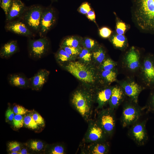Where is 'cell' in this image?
Listing matches in <instances>:
<instances>
[{
    "instance_id": "1",
    "label": "cell",
    "mask_w": 154,
    "mask_h": 154,
    "mask_svg": "<svg viewBox=\"0 0 154 154\" xmlns=\"http://www.w3.org/2000/svg\"><path fill=\"white\" fill-rule=\"evenodd\" d=\"M132 16L139 29L154 34V0H134Z\"/></svg>"
},
{
    "instance_id": "2",
    "label": "cell",
    "mask_w": 154,
    "mask_h": 154,
    "mask_svg": "<svg viewBox=\"0 0 154 154\" xmlns=\"http://www.w3.org/2000/svg\"><path fill=\"white\" fill-rule=\"evenodd\" d=\"M94 91L83 88L76 90L72 94L71 102L74 108L86 122L90 119L93 103Z\"/></svg>"
},
{
    "instance_id": "3",
    "label": "cell",
    "mask_w": 154,
    "mask_h": 154,
    "mask_svg": "<svg viewBox=\"0 0 154 154\" xmlns=\"http://www.w3.org/2000/svg\"><path fill=\"white\" fill-rule=\"evenodd\" d=\"M62 66L78 79L86 83L94 84L99 77L94 67L81 62L71 61Z\"/></svg>"
},
{
    "instance_id": "4",
    "label": "cell",
    "mask_w": 154,
    "mask_h": 154,
    "mask_svg": "<svg viewBox=\"0 0 154 154\" xmlns=\"http://www.w3.org/2000/svg\"><path fill=\"white\" fill-rule=\"evenodd\" d=\"M44 9L42 6L38 5L27 7L23 14L18 19L24 22L34 33H39Z\"/></svg>"
},
{
    "instance_id": "5",
    "label": "cell",
    "mask_w": 154,
    "mask_h": 154,
    "mask_svg": "<svg viewBox=\"0 0 154 154\" xmlns=\"http://www.w3.org/2000/svg\"><path fill=\"white\" fill-rule=\"evenodd\" d=\"M50 48V42L45 37L38 39L29 38L27 40V49L29 57L34 60H40L46 56Z\"/></svg>"
},
{
    "instance_id": "6",
    "label": "cell",
    "mask_w": 154,
    "mask_h": 154,
    "mask_svg": "<svg viewBox=\"0 0 154 154\" xmlns=\"http://www.w3.org/2000/svg\"><path fill=\"white\" fill-rule=\"evenodd\" d=\"M144 87L154 89V54H147L141 60L139 70Z\"/></svg>"
},
{
    "instance_id": "7",
    "label": "cell",
    "mask_w": 154,
    "mask_h": 154,
    "mask_svg": "<svg viewBox=\"0 0 154 154\" xmlns=\"http://www.w3.org/2000/svg\"><path fill=\"white\" fill-rule=\"evenodd\" d=\"M142 110L136 103L128 99L123 106L121 121L123 127L131 125L137 121L140 117Z\"/></svg>"
},
{
    "instance_id": "8",
    "label": "cell",
    "mask_w": 154,
    "mask_h": 154,
    "mask_svg": "<svg viewBox=\"0 0 154 154\" xmlns=\"http://www.w3.org/2000/svg\"><path fill=\"white\" fill-rule=\"evenodd\" d=\"M101 110L98 113L96 121L109 137H110L113 134L115 128L114 110L109 107Z\"/></svg>"
},
{
    "instance_id": "9",
    "label": "cell",
    "mask_w": 154,
    "mask_h": 154,
    "mask_svg": "<svg viewBox=\"0 0 154 154\" xmlns=\"http://www.w3.org/2000/svg\"><path fill=\"white\" fill-rule=\"evenodd\" d=\"M88 127L84 138L87 143L106 141L109 137L96 121L91 119L87 122Z\"/></svg>"
},
{
    "instance_id": "10",
    "label": "cell",
    "mask_w": 154,
    "mask_h": 154,
    "mask_svg": "<svg viewBox=\"0 0 154 154\" xmlns=\"http://www.w3.org/2000/svg\"><path fill=\"white\" fill-rule=\"evenodd\" d=\"M117 82L128 99L137 103L139 94L145 88L129 78L118 81Z\"/></svg>"
},
{
    "instance_id": "11",
    "label": "cell",
    "mask_w": 154,
    "mask_h": 154,
    "mask_svg": "<svg viewBox=\"0 0 154 154\" xmlns=\"http://www.w3.org/2000/svg\"><path fill=\"white\" fill-rule=\"evenodd\" d=\"M141 60L139 51L134 46H132L125 53L123 58L124 67L131 73L139 71Z\"/></svg>"
},
{
    "instance_id": "12",
    "label": "cell",
    "mask_w": 154,
    "mask_h": 154,
    "mask_svg": "<svg viewBox=\"0 0 154 154\" xmlns=\"http://www.w3.org/2000/svg\"><path fill=\"white\" fill-rule=\"evenodd\" d=\"M146 121H137L131 125L128 131L129 137L139 146L144 145L148 139L146 128Z\"/></svg>"
},
{
    "instance_id": "13",
    "label": "cell",
    "mask_w": 154,
    "mask_h": 154,
    "mask_svg": "<svg viewBox=\"0 0 154 154\" xmlns=\"http://www.w3.org/2000/svg\"><path fill=\"white\" fill-rule=\"evenodd\" d=\"M56 21L54 9L51 7L44 8L42 15L39 33L41 37L45 35L53 27Z\"/></svg>"
},
{
    "instance_id": "14",
    "label": "cell",
    "mask_w": 154,
    "mask_h": 154,
    "mask_svg": "<svg viewBox=\"0 0 154 154\" xmlns=\"http://www.w3.org/2000/svg\"><path fill=\"white\" fill-rule=\"evenodd\" d=\"M113 87V86H109V85H105L94 91V102L98 104V109H103L108 104Z\"/></svg>"
},
{
    "instance_id": "15",
    "label": "cell",
    "mask_w": 154,
    "mask_h": 154,
    "mask_svg": "<svg viewBox=\"0 0 154 154\" xmlns=\"http://www.w3.org/2000/svg\"><path fill=\"white\" fill-rule=\"evenodd\" d=\"M5 29L8 31L29 38L34 37L35 35L34 33L26 25L19 19L7 22Z\"/></svg>"
},
{
    "instance_id": "16",
    "label": "cell",
    "mask_w": 154,
    "mask_h": 154,
    "mask_svg": "<svg viewBox=\"0 0 154 154\" xmlns=\"http://www.w3.org/2000/svg\"><path fill=\"white\" fill-rule=\"evenodd\" d=\"M50 72L45 69L39 70L34 75L29 78L31 88L32 90H40L47 82Z\"/></svg>"
},
{
    "instance_id": "17",
    "label": "cell",
    "mask_w": 154,
    "mask_h": 154,
    "mask_svg": "<svg viewBox=\"0 0 154 154\" xmlns=\"http://www.w3.org/2000/svg\"><path fill=\"white\" fill-rule=\"evenodd\" d=\"M7 80L9 84L13 87L24 89L31 88L29 78L23 73L9 74L8 75Z\"/></svg>"
},
{
    "instance_id": "18",
    "label": "cell",
    "mask_w": 154,
    "mask_h": 154,
    "mask_svg": "<svg viewBox=\"0 0 154 154\" xmlns=\"http://www.w3.org/2000/svg\"><path fill=\"white\" fill-rule=\"evenodd\" d=\"M110 145L107 141L89 143L83 149L82 153L88 154H106L109 150Z\"/></svg>"
},
{
    "instance_id": "19",
    "label": "cell",
    "mask_w": 154,
    "mask_h": 154,
    "mask_svg": "<svg viewBox=\"0 0 154 154\" xmlns=\"http://www.w3.org/2000/svg\"><path fill=\"white\" fill-rule=\"evenodd\" d=\"M26 8L21 0H13L9 12L6 16V22L19 19L23 14Z\"/></svg>"
},
{
    "instance_id": "20",
    "label": "cell",
    "mask_w": 154,
    "mask_h": 154,
    "mask_svg": "<svg viewBox=\"0 0 154 154\" xmlns=\"http://www.w3.org/2000/svg\"><path fill=\"white\" fill-rule=\"evenodd\" d=\"M126 96L123 91L119 86H114L108 103L109 108L114 110L123 102Z\"/></svg>"
},
{
    "instance_id": "21",
    "label": "cell",
    "mask_w": 154,
    "mask_h": 154,
    "mask_svg": "<svg viewBox=\"0 0 154 154\" xmlns=\"http://www.w3.org/2000/svg\"><path fill=\"white\" fill-rule=\"evenodd\" d=\"M19 49L16 40L9 41L3 44L0 49V57L8 59L13 55L19 52Z\"/></svg>"
},
{
    "instance_id": "22",
    "label": "cell",
    "mask_w": 154,
    "mask_h": 154,
    "mask_svg": "<svg viewBox=\"0 0 154 154\" xmlns=\"http://www.w3.org/2000/svg\"><path fill=\"white\" fill-rule=\"evenodd\" d=\"M100 71V76L106 85H109L111 83L117 81V72L116 69Z\"/></svg>"
},
{
    "instance_id": "23",
    "label": "cell",
    "mask_w": 154,
    "mask_h": 154,
    "mask_svg": "<svg viewBox=\"0 0 154 154\" xmlns=\"http://www.w3.org/2000/svg\"><path fill=\"white\" fill-rule=\"evenodd\" d=\"M55 57L57 62L62 66L70 62L74 61L76 57L69 55L61 47L55 54Z\"/></svg>"
},
{
    "instance_id": "24",
    "label": "cell",
    "mask_w": 154,
    "mask_h": 154,
    "mask_svg": "<svg viewBox=\"0 0 154 154\" xmlns=\"http://www.w3.org/2000/svg\"><path fill=\"white\" fill-rule=\"evenodd\" d=\"M110 41L115 47L121 50L125 48L127 45V38L123 35L115 34L111 37Z\"/></svg>"
},
{
    "instance_id": "25",
    "label": "cell",
    "mask_w": 154,
    "mask_h": 154,
    "mask_svg": "<svg viewBox=\"0 0 154 154\" xmlns=\"http://www.w3.org/2000/svg\"><path fill=\"white\" fill-rule=\"evenodd\" d=\"M83 38L76 36L68 37L62 41L60 46H70L75 48L82 47Z\"/></svg>"
},
{
    "instance_id": "26",
    "label": "cell",
    "mask_w": 154,
    "mask_h": 154,
    "mask_svg": "<svg viewBox=\"0 0 154 154\" xmlns=\"http://www.w3.org/2000/svg\"><path fill=\"white\" fill-rule=\"evenodd\" d=\"M106 58L105 52L102 47L99 46L92 51V58L99 66Z\"/></svg>"
},
{
    "instance_id": "27",
    "label": "cell",
    "mask_w": 154,
    "mask_h": 154,
    "mask_svg": "<svg viewBox=\"0 0 154 154\" xmlns=\"http://www.w3.org/2000/svg\"><path fill=\"white\" fill-rule=\"evenodd\" d=\"M116 63L112 59L106 58L103 62L99 66L100 71L105 70H112L116 69Z\"/></svg>"
},
{
    "instance_id": "28",
    "label": "cell",
    "mask_w": 154,
    "mask_h": 154,
    "mask_svg": "<svg viewBox=\"0 0 154 154\" xmlns=\"http://www.w3.org/2000/svg\"><path fill=\"white\" fill-rule=\"evenodd\" d=\"M78 56L81 62L89 64L92 59V52L82 47Z\"/></svg>"
},
{
    "instance_id": "29",
    "label": "cell",
    "mask_w": 154,
    "mask_h": 154,
    "mask_svg": "<svg viewBox=\"0 0 154 154\" xmlns=\"http://www.w3.org/2000/svg\"><path fill=\"white\" fill-rule=\"evenodd\" d=\"M82 45L83 48L92 52L99 46L98 43L95 40L87 37L83 38Z\"/></svg>"
},
{
    "instance_id": "30",
    "label": "cell",
    "mask_w": 154,
    "mask_h": 154,
    "mask_svg": "<svg viewBox=\"0 0 154 154\" xmlns=\"http://www.w3.org/2000/svg\"><path fill=\"white\" fill-rule=\"evenodd\" d=\"M24 118V124L27 127L32 129H36L39 128V125L33 119L32 115H26Z\"/></svg>"
},
{
    "instance_id": "31",
    "label": "cell",
    "mask_w": 154,
    "mask_h": 154,
    "mask_svg": "<svg viewBox=\"0 0 154 154\" xmlns=\"http://www.w3.org/2000/svg\"><path fill=\"white\" fill-rule=\"evenodd\" d=\"M28 146L31 150L39 152L43 149L44 145L42 141L35 140L31 141L28 143Z\"/></svg>"
},
{
    "instance_id": "32",
    "label": "cell",
    "mask_w": 154,
    "mask_h": 154,
    "mask_svg": "<svg viewBox=\"0 0 154 154\" xmlns=\"http://www.w3.org/2000/svg\"><path fill=\"white\" fill-rule=\"evenodd\" d=\"M50 154H64L66 150L64 145L60 144L54 145L51 146L48 151Z\"/></svg>"
},
{
    "instance_id": "33",
    "label": "cell",
    "mask_w": 154,
    "mask_h": 154,
    "mask_svg": "<svg viewBox=\"0 0 154 154\" xmlns=\"http://www.w3.org/2000/svg\"><path fill=\"white\" fill-rule=\"evenodd\" d=\"M13 127L16 129H19L23 127L24 124V117L21 115L15 114L12 121Z\"/></svg>"
},
{
    "instance_id": "34",
    "label": "cell",
    "mask_w": 154,
    "mask_h": 154,
    "mask_svg": "<svg viewBox=\"0 0 154 154\" xmlns=\"http://www.w3.org/2000/svg\"><path fill=\"white\" fill-rule=\"evenodd\" d=\"M69 55L76 57L78 56L82 47L75 48L70 46H60Z\"/></svg>"
},
{
    "instance_id": "35",
    "label": "cell",
    "mask_w": 154,
    "mask_h": 154,
    "mask_svg": "<svg viewBox=\"0 0 154 154\" xmlns=\"http://www.w3.org/2000/svg\"><path fill=\"white\" fill-rule=\"evenodd\" d=\"M7 147L10 152H19L21 149V144L17 141H11L7 143Z\"/></svg>"
},
{
    "instance_id": "36",
    "label": "cell",
    "mask_w": 154,
    "mask_h": 154,
    "mask_svg": "<svg viewBox=\"0 0 154 154\" xmlns=\"http://www.w3.org/2000/svg\"><path fill=\"white\" fill-rule=\"evenodd\" d=\"M127 26L123 21H118L117 22L116 25V32L118 35H124L127 29Z\"/></svg>"
},
{
    "instance_id": "37",
    "label": "cell",
    "mask_w": 154,
    "mask_h": 154,
    "mask_svg": "<svg viewBox=\"0 0 154 154\" xmlns=\"http://www.w3.org/2000/svg\"><path fill=\"white\" fill-rule=\"evenodd\" d=\"M13 0H0V6L5 15L8 14Z\"/></svg>"
},
{
    "instance_id": "38",
    "label": "cell",
    "mask_w": 154,
    "mask_h": 154,
    "mask_svg": "<svg viewBox=\"0 0 154 154\" xmlns=\"http://www.w3.org/2000/svg\"><path fill=\"white\" fill-rule=\"evenodd\" d=\"M13 110L15 114L23 115L29 112V111L24 107L15 104L13 107Z\"/></svg>"
},
{
    "instance_id": "39",
    "label": "cell",
    "mask_w": 154,
    "mask_h": 154,
    "mask_svg": "<svg viewBox=\"0 0 154 154\" xmlns=\"http://www.w3.org/2000/svg\"><path fill=\"white\" fill-rule=\"evenodd\" d=\"M32 115L33 119L39 126L41 127L44 126L45 122L44 119L40 115L35 112Z\"/></svg>"
},
{
    "instance_id": "40",
    "label": "cell",
    "mask_w": 154,
    "mask_h": 154,
    "mask_svg": "<svg viewBox=\"0 0 154 154\" xmlns=\"http://www.w3.org/2000/svg\"><path fill=\"white\" fill-rule=\"evenodd\" d=\"M100 35L102 38H109L112 33V31L109 28L106 27H103L99 30Z\"/></svg>"
},
{
    "instance_id": "41",
    "label": "cell",
    "mask_w": 154,
    "mask_h": 154,
    "mask_svg": "<svg viewBox=\"0 0 154 154\" xmlns=\"http://www.w3.org/2000/svg\"><path fill=\"white\" fill-rule=\"evenodd\" d=\"M91 10L89 4L86 2L83 3L80 6L78 9L79 12L83 14H86Z\"/></svg>"
},
{
    "instance_id": "42",
    "label": "cell",
    "mask_w": 154,
    "mask_h": 154,
    "mask_svg": "<svg viewBox=\"0 0 154 154\" xmlns=\"http://www.w3.org/2000/svg\"><path fill=\"white\" fill-rule=\"evenodd\" d=\"M153 90L149 99L147 108L149 110L154 111V89Z\"/></svg>"
},
{
    "instance_id": "43",
    "label": "cell",
    "mask_w": 154,
    "mask_h": 154,
    "mask_svg": "<svg viewBox=\"0 0 154 154\" xmlns=\"http://www.w3.org/2000/svg\"><path fill=\"white\" fill-rule=\"evenodd\" d=\"M15 114L13 110H12L10 108H8L6 110L5 114L6 121L7 122L12 121L15 115Z\"/></svg>"
},
{
    "instance_id": "44",
    "label": "cell",
    "mask_w": 154,
    "mask_h": 154,
    "mask_svg": "<svg viewBox=\"0 0 154 154\" xmlns=\"http://www.w3.org/2000/svg\"><path fill=\"white\" fill-rule=\"evenodd\" d=\"M87 18L94 22L96 23V16L94 11L91 10L86 14Z\"/></svg>"
},
{
    "instance_id": "45",
    "label": "cell",
    "mask_w": 154,
    "mask_h": 154,
    "mask_svg": "<svg viewBox=\"0 0 154 154\" xmlns=\"http://www.w3.org/2000/svg\"><path fill=\"white\" fill-rule=\"evenodd\" d=\"M29 154L27 149L25 148H23L21 150L19 151V154Z\"/></svg>"
},
{
    "instance_id": "46",
    "label": "cell",
    "mask_w": 154,
    "mask_h": 154,
    "mask_svg": "<svg viewBox=\"0 0 154 154\" xmlns=\"http://www.w3.org/2000/svg\"><path fill=\"white\" fill-rule=\"evenodd\" d=\"M10 154H19V152H10Z\"/></svg>"
},
{
    "instance_id": "47",
    "label": "cell",
    "mask_w": 154,
    "mask_h": 154,
    "mask_svg": "<svg viewBox=\"0 0 154 154\" xmlns=\"http://www.w3.org/2000/svg\"><path fill=\"white\" fill-rule=\"evenodd\" d=\"M51 0L52 1H57V0Z\"/></svg>"
}]
</instances>
